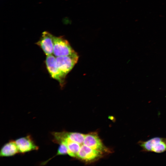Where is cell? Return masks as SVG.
<instances>
[{"label": "cell", "instance_id": "1", "mask_svg": "<svg viewBox=\"0 0 166 166\" xmlns=\"http://www.w3.org/2000/svg\"><path fill=\"white\" fill-rule=\"evenodd\" d=\"M138 144L145 152L160 153L166 151V138L155 137L147 141H140Z\"/></svg>", "mask_w": 166, "mask_h": 166}, {"label": "cell", "instance_id": "2", "mask_svg": "<svg viewBox=\"0 0 166 166\" xmlns=\"http://www.w3.org/2000/svg\"><path fill=\"white\" fill-rule=\"evenodd\" d=\"M45 63L46 69L51 77L57 81L61 87H62L64 84L66 76L59 69L56 57L52 54L47 56Z\"/></svg>", "mask_w": 166, "mask_h": 166}, {"label": "cell", "instance_id": "3", "mask_svg": "<svg viewBox=\"0 0 166 166\" xmlns=\"http://www.w3.org/2000/svg\"><path fill=\"white\" fill-rule=\"evenodd\" d=\"M53 54L56 57L72 55L76 52L69 42L61 36L53 35Z\"/></svg>", "mask_w": 166, "mask_h": 166}, {"label": "cell", "instance_id": "4", "mask_svg": "<svg viewBox=\"0 0 166 166\" xmlns=\"http://www.w3.org/2000/svg\"><path fill=\"white\" fill-rule=\"evenodd\" d=\"M56 58L59 69L66 76L77 63L79 56L76 52L71 55L56 57Z\"/></svg>", "mask_w": 166, "mask_h": 166}, {"label": "cell", "instance_id": "5", "mask_svg": "<svg viewBox=\"0 0 166 166\" xmlns=\"http://www.w3.org/2000/svg\"><path fill=\"white\" fill-rule=\"evenodd\" d=\"M15 142L20 154H24L39 149V147L30 135L19 138L16 140Z\"/></svg>", "mask_w": 166, "mask_h": 166}, {"label": "cell", "instance_id": "6", "mask_svg": "<svg viewBox=\"0 0 166 166\" xmlns=\"http://www.w3.org/2000/svg\"><path fill=\"white\" fill-rule=\"evenodd\" d=\"M53 35L46 31L43 32L38 41L36 44L47 56L52 54L53 50Z\"/></svg>", "mask_w": 166, "mask_h": 166}, {"label": "cell", "instance_id": "7", "mask_svg": "<svg viewBox=\"0 0 166 166\" xmlns=\"http://www.w3.org/2000/svg\"><path fill=\"white\" fill-rule=\"evenodd\" d=\"M19 153L15 140H11L5 143L1 148L0 151L1 157L13 156Z\"/></svg>", "mask_w": 166, "mask_h": 166}]
</instances>
